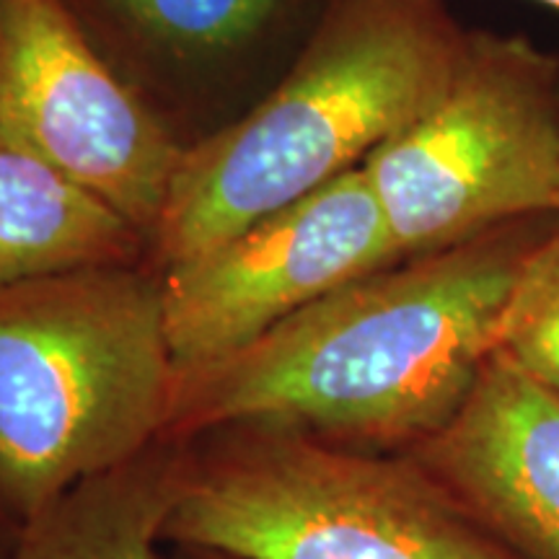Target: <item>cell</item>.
Here are the masks:
<instances>
[{
  "mask_svg": "<svg viewBox=\"0 0 559 559\" xmlns=\"http://www.w3.org/2000/svg\"><path fill=\"white\" fill-rule=\"evenodd\" d=\"M181 443L166 544L236 559H515L409 451L275 423Z\"/></svg>",
  "mask_w": 559,
  "mask_h": 559,
  "instance_id": "277c9868",
  "label": "cell"
},
{
  "mask_svg": "<svg viewBox=\"0 0 559 559\" xmlns=\"http://www.w3.org/2000/svg\"><path fill=\"white\" fill-rule=\"evenodd\" d=\"M469 29L449 0H324L283 81L187 145L148 264L164 272L362 166L440 99Z\"/></svg>",
  "mask_w": 559,
  "mask_h": 559,
  "instance_id": "7a4b0ae2",
  "label": "cell"
},
{
  "mask_svg": "<svg viewBox=\"0 0 559 559\" xmlns=\"http://www.w3.org/2000/svg\"><path fill=\"white\" fill-rule=\"evenodd\" d=\"M0 143L45 160L148 243L187 148L104 62L70 0H0Z\"/></svg>",
  "mask_w": 559,
  "mask_h": 559,
  "instance_id": "8992f818",
  "label": "cell"
},
{
  "mask_svg": "<svg viewBox=\"0 0 559 559\" xmlns=\"http://www.w3.org/2000/svg\"><path fill=\"white\" fill-rule=\"evenodd\" d=\"M145 50L174 60L239 52L298 0H88Z\"/></svg>",
  "mask_w": 559,
  "mask_h": 559,
  "instance_id": "8fae6325",
  "label": "cell"
},
{
  "mask_svg": "<svg viewBox=\"0 0 559 559\" xmlns=\"http://www.w3.org/2000/svg\"><path fill=\"white\" fill-rule=\"evenodd\" d=\"M559 215L506 223L342 285L228 358L179 368L166 438L275 423L412 451L456 415L498 349L528 251Z\"/></svg>",
  "mask_w": 559,
  "mask_h": 559,
  "instance_id": "6da1fadb",
  "label": "cell"
},
{
  "mask_svg": "<svg viewBox=\"0 0 559 559\" xmlns=\"http://www.w3.org/2000/svg\"><path fill=\"white\" fill-rule=\"evenodd\" d=\"M169 551H164V559H236L223 551H210V549H194V547H177V544H166Z\"/></svg>",
  "mask_w": 559,
  "mask_h": 559,
  "instance_id": "5bb4252c",
  "label": "cell"
},
{
  "mask_svg": "<svg viewBox=\"0 0 559 559\" xmlns=\"http://www.w3.org/2000/svg\"><path fill=\"white\" fill-rule=\"evenodd\" d=\"M498 349L559 396V218L515 277L500 317Z\"/></svg>",
  "mask_w": 559,
  "mask_h": 559,
  "instance_id": "7c38bea8",
  "label": "cell"
},
{
  "mask_svg": "<svg viewBox=\"0 0 559 559\" xmlns=\"http://www.w3.org/2000/svg\"><path fill=\"white\" fill-rule=\"evenodd\" d=\"M409 453L515 559H559V396L500 349Z\"/></svg>",
  "mask_w": 559,
  "mask_h": 559,
  "instance_id": "ba28073f",
  "label": "cell"
},
{
  "mask_svg": "<svg viewBox=\"0 0 559 559\" xmlns=\"http://www.w3.org/2000/svg\"><path fill=\"white\" fill-rule=\"evenodd\" d=\"M534 3H542V5H547L549 11L559 13V0H534Z\"/></svg>",
  "mask_w": 559,
  "mask_h": 559,
  "instance_id": "9a60e30c",
  "label": "cell"
},
{
  "mask_svg": "<svg viewBox=\"0 0 559 559\" xmlns=\"http://www.w3.org/2000/svg\"><path fill=\"white\" fill-rule=\"evenodd\" d=\"M132 262H148L135 226L45 160L0 143V288Z\"/></svg>",
  "mask_w": 559,
  "mask_h": 559,
  "instance_id": "9c48e42d",
  "label": "cell"
},
{
  "mask_svg": "<svg viewBox=\"0 0 559 559\" xmlns=\"http://www.w3.org/2000/svg\"><path fill=\"white\" fill-rule=\"evenodd\" d=\"M21 526L13 521V515L5 508L3 498H0V559H11V551L16 547Z\"/></svg>",
  "mask_w": 559,
  "mask_h": 559,
  "instance_id": "4fadbf2b",
  "label": "cell"
},
{
  "mask_svg": "<svg viewBox=\"0 0 559 559\" xmlns=\"http://www.w3.org/2000/svg\"><path fill=\"white\" fill-rule=\"evenodd\" d=\"M148 262L0 288V498L19 526L166 440L177 386Z\"/></svg>",
  "mask_w": 559,
  "mask_h": 559,
  "instance_id": "3957f363",
  "label": "cell"
},
{
  "mask_svg": "<svg viewBox=\"0 0 559 559\" xmlns=\"http://www.w3.org/2000/svg\"><path fill=\"white\" fill-rule=\"evenodd\" d=\"M181 466L185 443L166 438L83 481L21 526L11 559H164Z\"/></svg>",
  "mask_w": 559,
  "mask_h": 559,
  "instance_id": "30bf717a",
  "label": "cell"
},
{
  "mask_svg": "<svg viewBox=\"0 0 559 559\" xmlns=\"http://www.w3.org/2000/svg\"><path fill=\"white\" fill-rule=\"evenodd\" d=\"M362 171L402 260L559 215V55L469 29L449 88Z\"/></svg>",
  "mask_w": 559,
  "mask_h": 559,
  "instance_id": "5b68a950",
  "label": "cell"
},
{
  "mask_svg": "<svg viewBox=\"0 0 559 559\" xmlns=\"http://www.w3.org/2000/svg\"><path fill=\"white\" fill-rule=\"evenodd\" d=\"M362 166L160 272L179 368L239 353L342 285L400 262Z\"/></svg>",
  "mask_w": 559,
  "mask_h": 559,
  "instance_id": "52a82bcc",
  "label": "cell"
}]
</instances>
